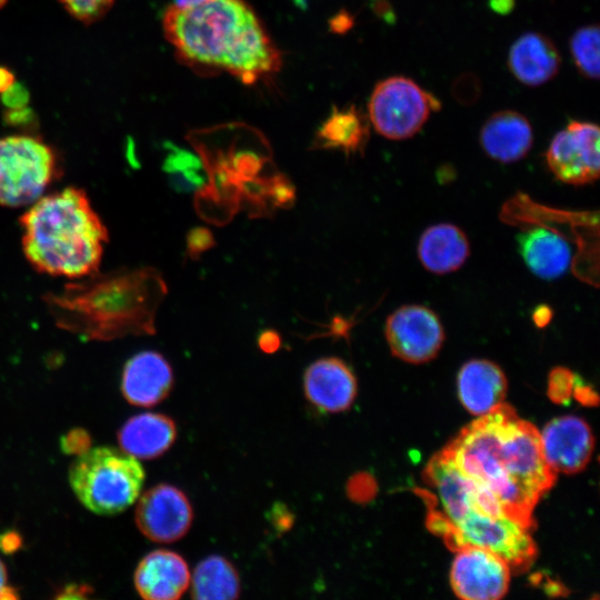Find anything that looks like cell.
<instances>
[{
	"instance_id": "1",
	"label": "cell",
	"mask_w": 600,
	"mask_h": 600,
	"mask_svg": "<svg viewBox=\"0 0 600 600\" xmlns=\"http://www.w3.org/2000/svg\"><path fill=\"white\" fill-rule=\"evenodd\" d=\"M441 452L483 497L531 530L534 507L557 478L531 422L502 402L466 426Z\"/></svg>"
},
{
	"instance_id": "2",
	"label": "cell",
	"mask_w": 600,
	"mask_h": 600,
	"mask_svg": "<svg viewBox=\"0 0 600 600\" xmlns=\"http://www.w3.org/2000/svg\"><path fill=\"white\" fill-rule=\"evenodd\" d=\"M163 31L176 56L199 73L224 71L246 84L277 72L281 54L243 0L172 4Z\"/></svg>"
},
{
	"instance_id": "3",
	"label": "cell",
	"mask_w": 600,
	"mask_h": 600,
	"mask_svg": "<svg viewBox=\"0 0 600 600\" xmlns=\"http://www.w3.org/2000/svg\"><path fill=\"white\" fill-rule=\"evenodd\" d=\"M168 293L154 268L99 271L42 297L58 328L88 340L156 333L157 311Z\"/></svg>"
},
{
	"instance_id": "4",
	"label": "cell",
	"mask_w": 600,
	"mask_h": 600,
	"mask_svg": "<svg viewBox=\"0 0 600 600\" xmlns=\"http://www.w3.org/2000/svg\"><path fill=\"white\" fill-rule=\"evenodd\" d=\"M423 478L433 489L427 524L448 548L467 546L488 549L517 572L527 570L537 556L530 529L508 518L483 497L472 481L441 451L428 462Z\"/></svg>"
},
{
	"instance_id": "5",
	"label": "cell",
	"mask_w": 600,
	"mask_h": 600,
	"mask_svg": "<svg viewBox=\"0 0 600 600\" xmlns=\"http://www.w3.org/2000/svg\"><path fill=\"white\" fill-rule=\"evenodd\" d=\"M19 222L23 254L38 272L77 280L99 271L109 233L84 190L43 194Z\"/></svg>"
},
{
	"instance_id": "6",
	"label": "cell",
	"mask_w": 600,
	"mask_h": 600,
	"mask_svg": "<svg viewBox=\"0 0 600 600\" xmlns=\"http://www.w3.org/2000/svg\"><path fill=\"white\" fill-rule=\"evenodd\" d=\"M143 481L138 459L111 447L84 450L69 469V482L78 500L101 516L118 514L131 506Z\"/></svg>"
},
{
	"instance_id": "7",
	"label": "cell",
	"mask_w": 600,
	"mask_h": 600,
	"mask_svg": "<svg viewBox=\"0 0 600 600\" xmlns=\"http://www.w3.org/2000/svg\"><path fill=\"white\" fill-rule=\"evenodd\" d=\"M62 174L56 151L28 134L0 138V208L33 203Z\"/></svg>"
},
{
	"instance_id": "8",
	"label": "cell",
	"mask_w": 600,
	"mask_h": 600,
	"mask_svg": "<svg viewBox=\"0 0 600 600\" xmlns=\"http://www.w3.org/2000/svg\"><path fill=\"white\" fill-rule=\"evenodd\" d=\"M440 102L416 81L394 76L378 82L370 96L368 113L378 133L391 140L413 137Z\"/></svg>"
},
{
	"instance_id": "9",
	"label": "cell",
	"mask_w": 600,
	"mask_h": 600,
	"mask_svg": "<svg viewBox=\"0 0 600 600\" xmlns=\"http://www.w3.org/2000/svg\"><path fill=\"white\" fill-rule=\"evenodd\" d=\"M599 127L572 120L551 140L546 158L561 182L582 186L596 181L600 173Z\"/></svg>"
},
{
	"instance_id": "10",
	"label": "cell",
	"mask_w": 600,
	"mask_h": 600,
	"mask_svg": "<svg viewBox=\"0 0 600 600\" xmlns=\"http://www.w3.org/2000/svg\"><path fill=\"white\" fill-rule=\"evenodd\" d=\"M384 334L391 353L410 363L432 360L444 341L438 316L420 304L402 306L387 319Z\"/></svg>"
},
{
	"instance_id": "11",
	"label": "cell",
	"mask_w": 600,
	"mask_h": 600,
	"mask_svg": "<svg viewBox=\"0 0 600 600\" xmlns=\"http://www.w3.org/2000/svg\"><path fill=\"white\" fill-rule=\"evenodd\" d=\"M450 570V583L463 600H498L510 583L509 564L492 551L473 546L458 549Z\"/></svg>"
},
{
	"instance_id": "12",
	"label": "cell",
	"mask_w": 600,
	"mask_h": 600,
	"mask_svg": "<svg viewBox=\"0 0 600 600\" xmlns=\"http://www.w3.org/2000/svg\"><path fill=\"white\" fill-rule=\"evenodd\" d=\"M139 530L154 542H174L189 531L193 511L187 496L170 484H158L139 499L136 514Z\"/></svg>"
},
{
	"instance_id": "13",
	"label": "cell",
	"mask_w": 600,
	"mask_h": 600,
	"mask_svg": "<svg viewBox=\"0 0 600 600\" xmlns=\"http://www.w3.org/2000/svg\"><path fill=\"white\" fill-rule=\"evenodd\" d=\"M544 460L554 472L567 474L583 470L590 461L594 439L588 423L576 416L559 417L540 432Z\"/></svg>"
},
{
	"instance_id": "14",
	"label": "cell",
	"mask_w": 600,
	"mask_h": 600,
	"mask_svg": "<svg viewBox=\"0 0 600 600\" xmlns=\"http://www.w3.org/2000/svg\"><path fill=\"white\" fill-rule=\"evenodd\" d=\"M357 389L352 370L336 357L312 362L303 374L304 396L320 412L337 413L348 410L357 397Z\"/></svg>"
},
{
	"instance_id": "15",
	"label": "cell",
	"mask_w": 600,
	"mask_h": 600,
	"mask_svg": "<svg viewBox=\"0 0 600 600\" xmlns=\"http://www.w3.org/2000/svg\"><path fill=\"white\" fill-rule=\"evenodd\" d=\"M173 380V371L168 360L157 351L146 350L126 362L121 392L133 406L152 407L168 397Z\"/></svg>"
},
{
	"instance_id": "16",
	"label": "cell",
	"mask_w": 600,
	"mask_h": 600,
	"mask_svg": "<svg viewBox=\"0 0 600 600\" xmlns=\"http://www.w3.org/2000/svg\"><path fill=\"white\" fill-rule=\"evenodd\" d=\"M133 582L143 599L176 600L188 589L190 571L180 554L170 550H154L139 562Z\"/></svg>"
},
{
	"instance_id": "17",
	"label": "cell",
	"mask_w": 600,
	"mask_h": 600,
	"mask_svg": "<svg viewBox=\"0 0 600 600\" xmlns=\"http://www.w3.org/2000/svg\"><path fill=\"white\" fill-rule=\"evenodd\" d=\"M479 141L483 151L493 160L516 162L524 158L532 147V127L520 112L498 111L483 123Z\"/></svg>"
},
{
	"instance_id": "18",
	"label": "cell",
	"mask_w": 600,
	"mask_h": 600,
	"mask_svg": "<svg viewBox=\"0 0 600 600\" xmlns=\"http://www.w3.org/2000/svg\"><path fill=\"white\" fill-rule=\"evenodd\" d=\"M457 384L460 402L478 417L502 403L508 388L502 369L486 359L466 362L460 368Z\"/></svg>"
},
{
	"instance_id": "19",
	"label": "cell",
	"mask_w": 600,
	"mask_h": 600,
	"mask_svg": "<svg viewBox=\"0 0 600 600\" xmlns=\"http://www.w3.org/2000/svg\"><path fill=\"white\" fill-rule=\"evenodd\" d=\"M561 57L554 43L539 32L519 37L509 50L508 67L514 78L529 87L553 79L560 69Z\"/></svg>"
},
{
	"instance_id": "20",
	"label": "cell",
	"mask_w": 600,
	"mask_h": 600,
	"mask_svg": "<svg viewBox=\"0 0 600 600\" xmlns=\"http://www.w3.org/2000/svg\"><path fill=\"white\" fill-rule=\"evenodd\" d=\"M176 438V422L166 414L152 412L133 416L118 432L121 450L146 460L162 456Z\"/></svg>"
},
{
	"instance_id": "21",
	"label": "cell",
	"mask_w": 600,
	"mask_h": 600,
	"mask_svg": "<svg viewBox=\"0 0 600 600\" xmlns=\"http://www.w3.org/2000/svg\"><path fill=\"white\" fill-rule=\"evenodd\" d=\"M470 254L466 233L452 223L427 228L418 242V257L424 269L446 274L460 269Z\"/></svg>"
},
{
	"instance_id": "22",
	"label": "cell",
	"mask_w": 600,
	"mask_h": 600,
	"mask_svg": "<svg viewBox=\"0 0 600 600\" xmlns=\"http://www.w3.org/2000/svg\"><path fill=\"white\" fill-rule=\"evenodd\" d=\"M520 253L528 268L541 279L560 277L569 267L571 250L559 232L534 227L518 236Z\"/></svg>"
},
{
	"instance_id": "23",
	"label": "cell",
	"mask_w": 600,
	"mask_h": 600,
	"mask_svg": "<svg viewBox=\"0 0 600 600\" xmlns=\"http://www.w3.org/2000/svg\"><path fill=\"white\" fill-rule=\"evenodd\" d=\"M369 138V120L354 106L334 108L316 134L314 146L338 149L347 154L360 152Z\"/></svg>"
},
{
	"instance_id": "24",
	"label": "cell",
	"mask_w": 600,
	"mask_h": 600,
	"mask_svg": "<svg viewBox=\"0 0 600 600\" xmlns=\"http://www.w3.org/2000/svg\"><path fill=\"white\" fill-rule=\"evenodd\" d=\"M191 594L198 600L236 599L240 594V578L230 561L211 556L198 563L191 578Z\"/></svg>"
},
{
	"instance_id": "25",
	"label": "cell",
	"mask_w": 600,
	"mask_h": 600,
	"mask_svg": "<svg viewBox=\"0 0 600 600\" xmlns=\"http://www.w3.org/2000/svg\"><path fill=\"white\" fill-rule=\"evenodd\" d=\"M600 30L598 24L578 29L570 39V51L579 72L588 79H598Z\"/></svg>"
},
{
	"instance_id": "26",
	"label": "cell",
	"mask_w": 600,
	"mask_h": 600,
	"mask_svg": "<svg viewBox=\"0 0 600 600\" xmlns=\"http://www.w3.org/2000/svg\"><path fill=\"white\" fill-rule=\"evenodd\" d=\"M67 11L84 23L96 22L111 8L113 0H59Z\"/></svg>"
},
{
	"instance_id": "27",
	"label": "cell",
	"mask_w": 600,
	"mask_h": 600,
	"mask_svg": "<svg viewBox=\"0 0 600 600\" xmlns=\"http://www.w3.org/2000/svg\"><path fill=\"white\" fill-rule=\"evenodd\" d=\"M574 373L567 368H554L548 379V396L556 403L567 402L573 394Z\"/></svg>"
},
{
	"instance_id": "28",
	"label": "cell",
	"mask_w": 600,
	"mask_h": 600,
	"mask_svg": "<svg viewBox=\"0 0 600 600\" xmlns=\"http://www.w3.org/2000/svg\"><path fill=\"white\" fill-rule=\"evenodd\" d=\"M348 497L359 503L367 502L373 498L377 492L374 479L364 472L353 474L347 482Z\"/></svg>"
},
{
	"instance_id": "29",
	"label": "cell",
	"mask_w": 600,
	"mask_h": 600,
	"mask_svg": "<svg viewBox=\"0 0 600 600\" xmlns=\"http://www.w3.org/2000/svg\"><path fill=\"white\" fill-rule=\"evenodd\" d=\"M186 243L188 256L193 260H198L201 253L216 244V241L208 228L196 227L188 232Z\"/></svg>"
},
{
	"instance_id": "30",
	"label": "cell",
	"mask_w": 600,
	"mask_h": 600,
	"mask_svg": "<svg viewBox=\"0 0 600 600\" xmlns=\"http://www.w3.org/2000/svg\"><path fill=\"white\" fill-rule=\"evenodd\" d=\"M1 99L9 109L23 108L30 99L29 91L21 83L13 82L3 93Z\"/></svg>"
},
{
	"instance_id": "31",
	"label": "cell",
	"mask_w": 600,
	"mask_h": 600,
	"mask_svg": "<svg viewBox=\"0 0 600 600\" xmlns=\"http://www.w3.org/2000/svg\"><path fill=\"white\" fill-rule=\"evenodd\" d=\"M271 522L280 532L288 530L293 522V516L283 504H276L271 511Z\"/></svg>"
},
{
	"instance_id": "32",
	"label": "cell",
	"mask_w": 600,
	"mask_h": 600,
	"mask_svg": "<svg viewBox=\"0 0 600 600\" xmlns=\"http://www.w3.org/2000/svg\"><path fill=\"white\" fill-rule=\"evenodd\" d=\"M258 346L261 351L273 353L278 351L281 346V337L276 330H263L258 337Z\"/></svg>"
},
{
	"instance_id": "33",
	"label": "cell",
	"mask_w": 600,
	"mask_h": 600,
	"mask_svg": "<svg viewBox=\"0 0 600 600\" xmlns=\"http://www.w3.org/2000/svg\"><path fill=\"white\" fill-rule=\"evenodd\" d=\"M4 120L12 126L26 124L32 120V112L26 107L8 109L4 113Z\"/></svg>"
},
{
	"instance_id": "34",
	"label": "cell",
	"mask_w": 600,
	"mask_h": 600,
	"mask_svg": "<svg viewBox=\"0 0 600 600\" xmlns=\"http://www.w3.org/2000/svg\"><path fill=\"white\" fill-rule=\"evenodd\" d=\"M572 396L584 406L598 403V396L589 386H582L576 382Z\"/></svg>"
},
{
	"instance_id": "35",
	"label": "cell",
	"mask_w": 600,
	"mask_h": 600,
	"mask_svg": "<svg viewBox=\"0 0 600 600\" xmlns=\"http://www.w3.org/2000/svg\"><path fill=\"white\" fill-rule=\"evenodd\" d=\"M552 310L549 306H538L532 312V320L538 328H544L552 319Z\"/></svg>"
},
{
	"instance_id": "36",
	"label": "cell",
	"mask_w": 600,
	"mask_h": 600,
	"mask_svg": "<svg viewBox=\"0 0 600 600\" xmlns=\"http://www.w3.org/2000/svg\"><path fill=\"white\" fill-rule=\"evenodd\" d=\"M328 327L330 329L328 332L329 334L344 337L350 328V322L344 318L334 317Z\"/></svg>"
},
{
	"instance_id": "37",
	"label": "cell",
	"mask_w": 600,
	"mask_h": 600,
	"mask_svg": "<svg viewBox=\"0 0 600 600\" xmlns=\"http://www.w3.org/2000/svg\"><path fill=\"white\" fill-rule=\"evenodd\" d=\"M331 24H332V29L334 31H337V32H346L352 27L353 19L348 12H344V13L338 14L333 19Z\"/></svg>"
},
{
	"instance_id": "38",
	"label": "cell",
	"mask_w": 600,
	"mask_h": 600,
	"mask_svg": "<svg viewBox=\"0 0 600 600\" xmlns=\"http://www.w3.org/2000/svg\"><path fill=\"white\" fill-rule=\"evenodd\" d=\"M516 4V0H489V6L496 13L508 14Z\"/></svg>"
},
{
	"instance_id": "39",
	"label": "cell",
	"mask_w": 600,
	"mask_h": 600,
	"mask_svg": "<svg viewBox=\"0 0 600 600\" xmlns=\"http://www.w3.org/2000/svg\"><path fill=\"white\" fill-rule=\"evenodd\" d=\"M7 570L2 561L0 560V599L17 598L13 590L7 586Z\"/></svg>"
},
{
	"instance_id": "40",
	"label": "cell",
	"mask_w": 600,
	"mask_h": 600,
	"mask_svg": "<svg viewBox=\"0 0 600 600\" xmlns=\"http://www.w3.org/2000/svg\"><path fill=\"white\" fill-rule=\"evenodd\" d=\"M374 6H376L377 13L381 16L382 18H384L386 20L394 19V13L392 11V8L387 0H377Z\"/></svg>"
},
{
	"instance_id": "41",
	"label": "cell",
	"mask_w": 600,
	"mask_h": 600,
	"mask_svg": "<svg viewBox=\"0 0 600 600\" xmlns=\"http://www.w3.org/2000/svg\"><path fill=\"white\" fill-rule=\"evenodd\" d=\"M14 82L13 73L4 67H0V94Z\"/></svg>"
},
{
	"instance_id": "42",
	"label": "cell",
	"mask_w": 600,
	"mask_h": 600,
	"mask_svg": "<svg viewBox=\"0 0 600 600\" xmlns=\"http://www.w3.org/2000/svg\"><path fill=\"white\" fill-rule=\"evenodd\" d=\"M197 1H200V0H176V4H188V3H192V2H197Z\"/></svg>"
},
{
	"instance_id": "43",
	"label": "cell",
	"mask_w": 600,
	"mask_h": 600,
	"mask_svg": "<svg viewBox=\"0 0 600 600\" xmlns=\"http://www.w3.org/2000/svg\"><path fill=\"white\" fill-rule=\"evenodd\" d=\"M7 0H0V8H2L6 4Z\"/></svg>"
}]
</instances>
